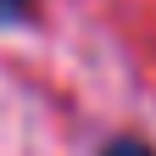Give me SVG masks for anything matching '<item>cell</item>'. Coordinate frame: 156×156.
<instances>
[{
	"instance_id": "7a4b0ae2",
	"label": "cell",
	"mask_w": 156,
	"mask_h": 156,
	"mask_svg": "<svg viewBox=\"0 0 156 156\" xmlns=\"http://www.w3.org/2000/svg\"><path fill=\"white\" fill-rule=\"evenodd\" d=\"M28 17V0H0V23H23Z\"/></svg>"
},
{
	"instance_id": "6da1fadb",
	"label": "cell",
	"mask_w": 156,
	"mask_h": 156,
	"mask_svg": "<svg viewBox=\"0 0 156 156\" xmlns=\"http://www.w3.org/2000/svg\"><path fill=\"white\" fill-rule=\"evenodd\" d=\"M101 156H156V151H151L145 140H112V145H106Z\"/></svg>"
}]
</instances>
